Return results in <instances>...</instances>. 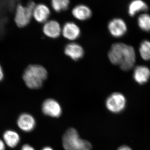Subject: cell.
<instances>
[{
	"label": "cell",
	"instance_id": "obj_4",
	"mask_svg": "<svg viewBox=\"0 0 150 150\" xmlns=\"http://www.w3.org/2000/svg\"><path fill=\"white\" fill-rule=\"evenodd\" d=\"M35 6V3L33 1H29L26 6L21 4L18 5L14 17L15 22L18 27L23 28L29 24Z\"/></svg>",
	"mask_w": 150,
	"mask_h": 150
},
{
	"label": "cell",
	"instance_id": "obj_13",
	"mask_svg": "<svg viewBox=\"0 0 150 150\" xmlns=\"http://www.w3.org/2000/svg\"><path fill=\"white\" fill-rule=\"evenodd\" d=\"M50 14L49 8L44 4H40L35 5L34 7L33 17L38 22H46Z\"/></svg>",
	"mask_w": 150,
	"mask_h": 150
},
{
	"label": "cell",
	"instance_id": "obj_11",
	"mask_svg": "<svg viewBox=\"0 0 150 150\" xmlns=\"http://www.w3.org/2000/svg\"><path fill=\"white\" fill-rule=\"evenodd\" d=\"M65 54L72 60L78 61L83 57L84 51L81 45L77 43L67 44L64 48Z\"/></svg>",
	"mask_w": 150,
	"mask_h": 150
},
{
	"label": "cell",
	"instance_id": "obj_22",
	"mask_svg": "<svg viewBox=\"0 0 150 150\" xmlns=\"http://www.w3.org/2000/svg\"><path fill=\"white\" fill-rule=\"evenodd\" d=\"M4 76V71H3L2 67L0 65V82L3 81Z\"/></svg>",
	"mask_w": 150,
	"mask_h": 150
},
{
	"label": "cell",
	"instance_id": "obj_21",
	"mask_svg": "<svg viewBox=\"0 0 150 150\" xmlns=\"http://www.w3.org/2000/svg\"><path fill=\"white\" fill-rule=\"evenodd\" d=\"M6 146L2 139H0V150H6Z\"/></svg>",
	"mask_w": 150,
	"mask_h": 150
},
{
	"label": "cell",
	"instance_id": "obj_17",
	"mask_svg": "<svg viewBox=\"0 0 150 150\" xmlns=\"http://www.w3.org/2000/svg\"><path fill=\"white\" fill-rule=\"evenodd\" d=\"M138 23L140 28L146 32H150V15L147 13L140 15L138 18Z\"/></svg>",
	"mask_w": 150,
	"mask_h": 150
},
{
	"label": "cell",
	"instance_id": "obj_7",
	"mask_svg": "<svg viewBox=\"0 0 150 150\" xmlns=\"http://www.w3.org/2000/svg\"><path fill=\"white\" fill-rule=\"evenodd\" d=\"M16 124L19 129L25 133L33 131L36 126L35 118L30 113L23 112L19 115Z\"/></svg>",
	"mask_w": 150,
	"mask_h": 150
},
{
	"label": "cell",
	"instance_id": "obj_23",
	"mask_svg": "<svg viewBox=\"0 0 150 150\" xmlns=\"http://www.w3.org/2000/svg\"><path fill=\"white\" fill-rule=\"evenodd\" d=\"M117 150H132L131 148L127 146H122L120 147Z\"/></svg>",
	"mask_w": 150,
	"mask_h": 150
},
{
	"label": "cell",
	"instance_id": "obj_14",
	"mask_svg": "<svg viewBox=\"0 0 150 150\" xmlns=\"http://www.w3.org/2000/svg\"><path fill=\"white\" fill-rule=\"evenodd\" d=\"M133 77L135 81L140 84L147 82L150 77V70L147 67L140 65L134 69Z\"/></svg>",
	"mask_w": 150,
	"mask_h": 150
},
{
	"label": "cell",
	"instance_id": "obj_16",
	"mask_svg": "<svg viewBox=\"0 0 150 150\" xmlns=\"http://www.w3.org/2000/svg\"><path fill=\"white\" fill-rule=\"evenodd\" d=\"M149 6L146 3L142 0H135L132 1L129 4L128 13L131 16H135L137 13L142 11H146Z\"/></svg>",
	"mask_w": 150,
	"mask_h": 150
},
{
	"label": "cell",
	"instance_id": "obj_1",
	"mask_svg": "<svg viewBox=\"0 0 150 150\" xmlns=\"http://www.w3.org/2000/svg\"><path fill=\"white\" fill-rule=\"evenodd\" d=\"M110 62L124 71H129L136 62V53L132 46L122 43L112 44L108 53Z\"/></svg>",
	"mask_w": 150,
	"mask_h": 150
},
{
	"label": "cell",
	"instance_id": "obj_12",
	"mask_svg": "<svg viewBox=\"0 0 150 150\" xmlns=\"http://www.w3.org/2000/svg\"><path fill=\"white\" fill-rule=\"evenodd\" d=\"M2 139L6 146L14 149L17 146L20 142L21 137L17 131L8 129L3 133Z\"/></svg>",
	"mask_w": 150,
	"mask_h": 150
},
{
	"label": "cell",
	"instance_id": "obj_18",
	"mask_svg": "<svg viewBox=\"0 0 150 150\" xmlns=\"http://www.w3.org/2000/svg\"><path fill=\"white\" fill-rule=\"evenodd\" d=\"M139 51L142 59L146 61L150 60V41L143 40L140 44Z\"/></svg>",
	"mask_w": 150,
	"mask_h": 150
},
{
	"label": "cell",
	"instance_id": "obj_19",
	"mask_svg": "<svg viewBox=\"0 0 150 150\" xmlns=\"http://www.w3.org/2000/svg\"><path fill=\"white\" fill-rule=\"evenodd\" d=\"M69 4V1L68 0H53L51 2L52 7L57 12L67 10Z\"/></svg>",
	"mask_w": 150,
	"mask_h": 150
},
{
	"label": "cell",
	"instance_id": "obj_5",
	"mask_svg": "<svg viewBox=\"0 0 150 150\" xmlns=\"http://www.w3.org/2000/svg\"><path fill=\"white\" fill-rule=\"evenodd\" d=\"M126 99L122 94L114 93L108 97L105 102L108 109L113 113L121 112L125 108Z\"/></svg>",
	"mask_w": 150,
	"mask_h": 150
},
{
	"label": "cell",
	"instance_id": "obj_20",
	"mask_svg": "<svg viewBox=\"0 0 150 150\" xmlns=\"http://www.w3.org/2000/svg\"><path fill=\"white\" fill-rule=\"evenodd\" d=\"M20 150H35L32 146L28 144H25L22 146Z\"/></svg>",
	"mask_w": 150,
	"mask_h": 150
},
{
	"label": "cell",
	"instance_id": "obj_8",
	"mask_svg": "<svg viewBox=\"0 0 150 150\" xmlns=\"http://www.w3.org/2000/svg\"><path fill=\"white\" fill-rule=\"evenodd\" d=\"M108 29L112 36L120 37L123 36L127 31L126 23L122 19L115 18L111 20L108 24Z\"/></svg>",
	"mask_w": 150,
	"mask_h": 150
},
{
	"label": "cell",
	"instance_id": "obj_15",
	"mask_svg": "<svg viewBox=\"0 0 150 150\" xmlns=\"http://www.w3.org/2000/svg\"><path fill=\"white\" fill-rule=\"evenodd\" d=\"M72 13L75 18L80 21H85L91 17L92 11L87 6L83 4L76 6L73 9Z\"/></svg>",
	"mask_w": 150,
	"mask_h": 150
},
{
	"label": "cell",
	"instance_id": "obj_9",
	"mask_svg": "<svg viewBox=\"0 0 150 150\" xmlns=\"http://www.w3.org/2000/svg\"><path fill=\"white\" fill-rule=\"evenodd\" d=\"M63 36L69 40H75L79 37L81 30L79 26L73 22L66 23L62 29Z\"/></svg>",
	"mask_w": 150,
	"mask_h": 150
},
{
	"label": "cell",
	"instance_id": "obj_24",
	"mask_svg": "<svg viewBox=\"0 0 150 150\" xmlns=\"http://www.w3.org/2000/svg\"><path fill=\"white\" fill-rule=\"evenodd\" d=\"M41 150H54L50 147L46 146L43 148Z\"/></svg>",
	"mask_w": 150,
	"mask_h": 150
},
{
	"label": "cell",
	"instance_id": "obj_2",
	"mask_svg": "<svg viewBox=\"0 0 150 150\" xmlns=\"http://www.w3.org/2000/svg\"><path fill=\"white\" fill-rule=\"evenodd\" d=\"M48 76L47 70L40 65H29L25 70L23 79L28 88L31 89L40 88Z\"/></svg>",
	"mask_w": 150,
	"mask_h": 150
},
{
	"label": "cell",
	"instance_id": "obj_3",
	"mask_svg": "<svg viewBox=\"0 0 150 150\" xmlns=\"http://www.w3.org/2000/svg\"><path fill=\"white\" fill-rule=\"evenodd\" d=\"M62 144L65 150H91V144L81 139L77 130L69 128L67 130L62 138Z\"/></svg>",
	"mask_w": 150,
	"mask_h": 150
},
{
	"label": "cell",
	"instance_id": "obj_10",
	"mask_svg": "<svg viewBox=\"0 0 150 150\" xmlns=\"http://www.w3.org/2000/svg\"><path fill=\"white\" fill-rule=\"evenodd\" d=\"M43 33L48 37L56 38L59 37L62 32V29L59 23L52 20L45 22L43 28Z\"/></svg>",
	"mask_w": 150,
	"mask_h": 150
},
{
	"label": "cell",
	"instance_id": "obj_6",
	"mask_svg": "<svg viewBox=\"0 0 150 150\" xmlns=\"http://www.w3.org/2000/svg\"><path fill=\"white\" fill-rule=\"evenodd\" d=\"M42 112L45 115L53 118H58L62 114V108L58 101L52 98L45 100L42 105Z\"/></svg>",
	"mask_w": 150,
	"mask_h": 150
}]
</instances>
